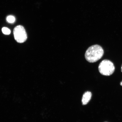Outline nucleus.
Returning <instances> with one entry per match:
<instances>
[{
	"label": "nucleus",
	"instance_id": "obj_1",
	"mask_svg": "<svg viewBox=\"0 0 122 122\" xmlns=\"http://www.w3.org/2000/svg\"><path fill=\"white\" fill-rule=\"evenodd\" d=\"M103 50L101 46L95 45L88 48L85 54L87 61L90 63L97 62L101 58L103 55Z\"/></svg>",
	"mask_w": 122,
	"mask_h": 122
},
{
	"label": "nucleus",
	"instance_id": "obj_2",
	"mask_svg": "<svg viewBox=\"0 0 122 122\" xmlns=\"http://www.w3.org/2000/svg\"><path fill=\"white\" fill-rule=\"evenodd\" d=\"M115 68L111 61L105 59L100 62L98 66V70L101 74L105 76H109L113 74Z\"/></svg>",
	"mask_w": 122,
	"mask_h": 122
},
{
	"label": "nucleus",
	"instance_id": "obj_3",
	"mask_svg": "<svg viewBox=\"0 0 122 122\" xmlns=\"http://www.w3.org/2000/svg\"><path fill=\"white\" fill-rule=\"evenodd\" d=\"M13 34L15 40L18 43H22L27 40V33L22 25H18L15 27L14 29Z\"/></svg>",
	"mask_w": 122,
	"mask_h": 122
},
{
	"label": "nucleus",
	"instance_id": "obj_4",
	"mask_svg": "<svg viewBox=\"0 0 122 122\" xmlns=\"http://www.w3.org/2000/svg\"><path fill=\"white\" fill-rule=\"evenodd\" d=\"M92 94L90 92L87 91L83 94L82 99V104L86 105L89 102L91 98Z\"/></svg>",
	"mask_w": 122,
	"mask_h": 122
},
{
	"label": "nucleus",
	"instance_id": "obj_5",
	"mask_svg": "<svg viewBox=\"0 0 122 122\" xmlns=\"http://www.w3.org/2000/svg\"><path fill=\"white\" fill-rule=\"evenodd\" d=\"M7 20L9 23H12L15 22V19L14 16L11 15L8 16L7 18Z\"/></svg>",
	"mask_w": 122,
	"mask_h": 122
},
{
	"label": "nucleus",
	"instance_id": "obj_6",
	"mask_svg": "<svg viewBox=\"0 0 122 122\" xmlns=\"http://www.w3.org/2000/svg\"><path fill=\"white\" fill-rule=\"evenodd\" d=\"M2 31L4 34L8 35L10 34V30L8 28L6 27H4L2 28Z\"/></svg>",
	"mask_w": 122,
	"mask_h": 122
},
{
	"label": "nucleus",
	"instance_id": "obj_7",
	"mask_svg": "<svg viewBox=\"0 0 122 122\" xmlns=\"http://www.w3.org/2000/svg\"><path fill=\"white\" fill-rule=\"evenodd\" d=\"M120 85L122 86V81L120 83Z\"/></svg>",
	"mask_w": 122,
	"mask_h": 122
},
{
	"label": "nucleus",
	"instance_id": "obj_8",
	"mask_svg": "<svg viewBox=\"0 0 122 122\" xmlns=\"http://www.w3.org/2000/svg\"><path fill=\"white\" fill-rule=\"evenodd\" d=\"M121 71H122V66L121 67Z\"/></svg>",
	"mask_w": 122,
	"mask_h": 122
}]
</instances>
